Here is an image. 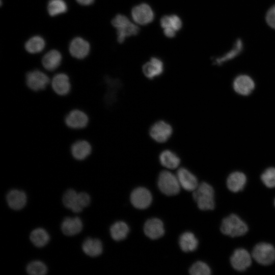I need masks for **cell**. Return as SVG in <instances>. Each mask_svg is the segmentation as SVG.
<instances>
[{
  "mask_svg": "<svg viewBox=\"0 0 275 275\" xmlns=\"http://www.w3.org/2000/svg\"><path fill=\"white\" fill-rule=\"evenodd\" d=\"M90 197L87 193L84 192L78 193L76 206L73 212L78 213L81 212L84 208L90 204Z\"/></svg>",
  "mask_w": 275,
  "mask_h": 275,
  "instance_id": "obj_36",
  "label": "cell"
},
{
  "mask_svg": "<svg viewBox=\"0 0 275 275\" xmlns=\"http://www.w3.org/2000/svg\"><path fill=\"white\" fill-rule=\"evenodd\" d=\"M266 20L270 27L275 29V5L272 6L267 12Z\"/></svg>",
  "mask_w": 275,
  "mask_h": 275,
  "instance_id": "obj_37",
  "label": "cell"
},
{
  "mask_svg": "<svg viewBox=\"0 0 275 275\" xmlns=\"http://www.w3.org/2000/svg\"><path fill=\"white\" fill-rule=\"evenodd\" d=\"M255 86L253 79L246 75H240L237 76L233 84L234 91L242 96L250 94L254 90Z\"/></svg>",
  "mask_w": 275,
  "mask_h": 275,
  "instance_id": "obj_15",
  "label": "cell"
},
{
  "mask_svg": "<svg viewBox=\"0 0 275 275\" xmlns=\"http://www.w3.org/2000/svg\"><path fill=\"white\" fill-rule=\"evenodd\" d=\"M159 159L162 166L169 169L177 168L180 162V158L176 153L168 149L164 150L160 153Z\"/></svg>",
  "mask_w": 275,
  "mask_h": 275,
  "instance_id": "obj_24",
  "label": "cell"
},
{
  "mask_svg": "<svg viewBox=\"0 0 275 275\" xmlns=\"http://www.w3.org/2000/svg\"><path fill=\"white\" fill-rule=\"evenodd\" d=\"M92 143L88 139L81 137L74 140L70 145L69 153L75 160L82 161L94 153Z\"/></svg>",
  "mask_w": 275,
  "mask_h": 275,
  "instance_id": "obj_7",
  "label": "cell"
},
{
  "mask_svg": "<svg viewBox=\"0 0 275 275\" xmlns=\"http://www.w3.org/2000/svg\"><path fill=\"white\" fill-rule=\"evenodd\" d=\"M144 231L145 235L152 239H158L164 233L163 223L157 218L148 219L144 225Z\"/></svg>",
  "mask_w": 275,
  "mask_h": 275,
  "instance_id": "obj_18",
  "label": "cell"
},
{
  "mask_svg": "<svg viewBox=\"0 0 275 275\" xmlns=\"http://www.w3.org/2000/svg\"><path fill=\"white\" fill-rule=\"evenodd\" d=\"M158 186L160 191L167 196L178 194L181 186L177 176L168 171H163L160 173Z\"/></svg>",
  "mask_w": 275,
  "mask_h": 275,
  "instance_id": "obj_9",
  "label": "cell"
},
{
  "mask_svg": "<svg viewBox=\"0 0 275 275\" xmlns=\"http://www.w3.org/2000/svg\"><path fill=\"white\" fill-rule=\"evenodd\" d=\"M76 2L82 6H89L92 4L94 0H76Z\"/></svg>",
  "mask_w": 275,
  "mask_h": 275,
  "instance_id": "obj_39",
  "label": "cell"
},
{
  "mask_svg": "<svg viewBox=\"0 0 275 275\" xmlns=\"http://www.w3.org/2000/svg\"><path fill=\"white\" fill-rule=\"evenodd\" d=\"M274 206H275V199H274Z\"/></svg>",
  "mask_w": 275,
  "mask_h": 275,
  "instance_id": "obj_40",
  "label": "cell"
},
{
  "mask_svg": "<svg viewBox=\"0 0 275 275\" xmlns=\"http://www.w3.org/2000/svg\"><path fill=\"white\" fill-rule=\"evenodd\" d=\"M83 227L81 219L77 217H67L61 224L62 232L67 236H73L80 233Z\"/></svg>",
  "mask_w": 275,
  "mask_h": 275,
  "instance_id": "obj_21",
  "label": "cell"
},
{
  "mask_svg": "<svg viewBox=\"0 0 275 275\" xmlns=\"http://www.w3.org/2000/svg\"><path fill=\"white\" fill-rule=\"evenodd\" d=\"M133 20L140 25L151 23L154 18V13L151 7L146 3L134 6L131 10Z\"/></svg>",
  "mask_w": 275,
  "mask_h": 275,
  "instance_id": "obj_11",
  "label": "cell"
},
{
  "mask_svg": "<svg viewBox=\"0 0 275 275\" xmlns=\"http://www.w3.org/2000/svg\"><path fill=\"white\" fill-rule=\"evenodd\" d=\"M160 23L163 29H172L176 32L179 31L182 26L181 19L175 14L163 16L160 19Z\"/></svg>",
  "mask_w": 275,
  "mask_h": 275,
  "instance_id": "obj_29",
  "label": "cell"
},
{
  "mask_svg": "<svg viewBox=\"0 0 275 275\" xmlns=\"http://www.w3.org/2000/svg\"><path fill=\"white\" fill-rule=\"evenodd\" d=\"M193 196L200 209L208 210L214 208V191L207 183L202 182L199 184L193 191Z\"/></svg>",
  "mask_w": 275,
  "mask_h": 275,
  "instance_id": "obj_3",
  "label": "cell"
},
{
  "mask_svg": "<svg viewBox=\"0 0 275 275\" xmlns=\"http://www.w3.org/2000/svg\"><path fill=\"white\" fill-rule=\"evenodd\" d=\"M78 194L75 190L69 189L64 193L63 196L62 201L64 205L73 212L76 206Z\"/></svg>",
  "mask_w": 275,
  "mask_h": 275,
  "instance_id": "obj_32",
  "label": "cell"
},
{
  "mask_svg": "<svg viewBox=\"0 0 275 275\" xmlns=\"http://www.w3.org/2000/svg\"><path fill=\"white\" fill-rule=\"evenodd\" d=\"M62 59V55L59 51L52 49L43 56L41 60V64L45 70L53 72L61 66Z\"/></svg>",
  "mask_w": 275,
  "mask_h": 275,
  "instance_id": "obj_16",
  "label": "cell"
},
{
  "mask_svg": "<svg viewBox=\"0 0 275 275\" xmlns=\"http://www.w3.org/2000/svg\"><path fill=\"white\" fill-rule=\"evenodd\" d=\"M152 200L150 192L144 187H138L131 194L130 201L133 206L140 209H146L151 203Z\"/></svg>",
  "mask_w": 275,
  "mask_h": 275,
  "instance_id": "obj_14",
  "label": "cell"
},
{
  "mask_svg": "<svg viewBox=\"0 0 275 275\" xmlns=\"http://www.w3.org/2000/svg\"><path fill=\"white\" fill-rule=\"evenodd\" d=\"M263 183L268 188L275 187V168L270 167L266 169L261 175Z\"/></svg>",
  "mask_w": 275,
  "mask_h": 275,
  "instance_id": "obj_35",
  "label": "cell"
},
{
  "mask_svg": "<svg viewBox=\"0 0 275 275\" xmlns=\"http://www.w3.org/2000/svg\"><path fill=\"white\" fill-rule=\"evenodd\" d=\"M129 231L128 225L122 221L115 223L110 228L111 236L116 241H121L126 238Z\"/></svg>",
  "mask_w": 275,
  "mask_h": 275,
  "instance_id": "obj_27",
  "label": "cell"
},
{
  "mask_svg": "<svg viewBox=\"0 0 275 275\" xmlns=\"http://www.w3.org/2000/svg\"><path fill=\"white\" fill-rule=\"evenodd\" d=\"M176 31L172 29H163V34L168 38H172L175 36Z\"/></svg>",
  "mask_w": 275,
  "mask_h": 275,
  "instance_id": "obj_38",
  "label": "cell"
},
{
  "mask_svg": "<svg viewBox=\"0 0 275 275\" xmlns=\"http://www.w3.org/2000/svg\"><path fill=\"white\" fill-rule=\"evenodd\" d=\"M30 238L34 245L38 248H41L48 243L50 237L49 234L45 229L38 228L31 232Z\"/></svg>",
  "mask_w": 275,
  "mask_h": 275,
  "instance_id": "obj_26",
  "label": "cell"
},
{
  "mask_svg": "<svg viewBox=\"0 0 275 275\" xmlns=\"http://www.w3.org/2000/svg\"><path fill=\"white\" fill-rule=\"evenodd\" d=\"M45 46L44 39L40 36H34L30 38L25 43V49L31 54L41 52Z\"/></svg>",
  "mask_w": 275,
  "mask_h": 275,
  "instance_id": "obj_28",
  "label": "cell"
},
{
  "mask_svg": "<svg viewBox=\"0 0 275 275\" xmlns=\"http://www.w3.org/2000/svg\"><path fill=\"white\" fill-rule=\"evenodd\" d=\"M47 9L49 15L53 17L65 13L68 10V7L64 0H49Z\"/></svg>",
  "mask_w": 275,
  "mask_h": 275,
  "instance_id": "obj_30",
  "label": "cell"
},
{
  "mask_svg": "<svg viewBox=\"0 0 275 275\" xmlns=\"http://www.w3.org/2000/svg\"><path fill=\"white\" fill-rule=\"evenodd\" d=\"M49 88L56 96L60 97H67L72 91V79L66 72L56 73L51 77Z\"/></svg>",
  "mask_w": 275,
  "mask_h": 275,
  "instance_id": "obj_6",
  "label": "cell"
},
{
  "mask_svg": "<svg viewBox=\"0 0 275 275\" xmlns=\"http://www.w3.org/2000/svg\"><path fill=\"white\" fill-rule=\"evenodd\" d=\"M177 177L180 186L186 190L194 191L199 185L196 177L185 168H180Z\"/></svg>",
  "mask_w": 275,
  "mask_h": 275,
  "instance_id": "obj_19",
  "label": "cell"
},
{
  "mask_svg": "<svg viewBox=\"0 0 275 275\" xmlns=\"http://www.w3.org/2000/svg\"><path fill=\"white\" fill-rule=\"evenodd\" d=\"M222 233L232 237L241 236L248 231V227L238 215L231 214L224 218L221 225Z\"/></svg>",
  "mask_w": 275,
  "mask_h": 275,
  "instance_id": "obj_4",
  "label": "cell"
},
{
  "mask_svg": "<svg viewBox=\"0 0 275 275\" xmlns=\"http://www.w3.org/2000/svg\"><path fill=\"white\" fill-rule=\"evenodd\" d=\"M179 243L183 252H190L197 249L198 240L193 233L186 232L180 236Z\"/></svg>",
  "mask_w": 275,
  "mask_h": 275,
  "instance_id": "obj_25",
  "label": "cell"
},
{
  "mask_svg": "<svg viewBox=\"0 0 275 275\" xmlns=\"http://www.w3.org/2000/svg\"><path fill=\"white\" fill-rule=\"evenodd\" d=\"M246 182L245 175L242 172L235 171L231 173L227 177L226 185L231 191L237 193L243 189Z\"/></svg>",
  "mask_w": 275,
  "mask_h": 275,
  "instance_id": "obj_22",
  "label": "cell"
},
{
  "mask_svg": "<svg viewBox=\"0 0 275 275\" xmlns=\"http://www.w3.org/2000/svg\"><path fill=\"white\" fill-rule=\"evenodd\" d=\"M173 128L171 125L163 120L154 123L149 130L151 138L159 143L167 142L171 138Z\"/></svg>",
  "mask_w": 275,
  "mask_h": 275,
  "instance_id": "obj_10",
  "label": "cell"
},
{
  "mask_svg": "<svg viewBox=\"0 0 275 275\" xmlns=\"http://www.w3.org/2000/svg\"><path fill=\"white\" fill-rule=\"evenodd\" d=\"M189 272L192 275H209L211 274V269L206 263L199 261L193 264Z\"/></svg>",
  "mask_w": 275,
  "mask_h": 275,
  "instance_id": "obj_34",
  "label": "cell"
},
{
  "mask_svg": "<svg viewBox=\"0 0 275 275\" xmlns=\"http://www.w3.org/2000/svg\"><path fill=\"white\" fill-rule=\"evenodd\" d=\"M242 48V43L241 40L238 39L236 41L234 47L226 53L224 56L216 58L214 63L216 65H220L223 63L233 59L236 57L241 51Z\"/></svg>",
  "mask_w": 275,
  "mask_h": 275,
  "instance_id": "obj_31",
  "label": "cell"
},
{
  "mask_svg": "<svg viewBox=\"0 0 275 275\" xmlns=\"http://www.w3.org/2000/svg\"><path fill=\"white\" fill-rule=\"evenodd\" d=\"M252 256L244 249L235 250L231 255L230 261L232 267L236 270L242 271L246 270L252 264Z\"/></svg>",
  "mask_w": 275,
  "mask_h": 275,
  "instance_id": "obj_12",
  "label": "cell"
},
{
  "mask_svg": "<svg viewBox=\"0 0 275 275\" xmlns=\"http://www.w3.org/2000/svg\"><path fill=\"white\" fill-rule=\"evenodd\" d=\"M112 24L117 29V40L123 43L126 37L135 36L140 31L139 28L123 14H118L112 19Z\"/></svg>",
  "mask_w": 275,
  "mask_h": 275,
  "instance_id": "obj_5",
  "label": "cell"
},
{
  "mask_svg": "<svg viewBox=\"0 0 275 275\" xmlns=\"http://www.w3.org/2000/svg\"><path fill=\"white\" fill-rule=\"evenodd\" d=\"M91 118L84 109L74 107L69 110L63 118V123L68 129L74 131H81L90 125Z\"/></svg>",
  "mask_w": 275,
  "mask_h": 275,
  "instance_id": "obj_1",
  "label": "cell"
},
{
  "mask_svg": "<svg viewBox=\"0 0 275 275\" xmlns=\"http://www.w3.org/2000/svg\"><path fill=\"white\" fill-rule=\"evenodd\" d=\"M26 272L32 275H43L46 273L47 268L41 261L35 260L29 263L26 267Z\"/></svg>",
  "mask_w": 275,
  "mask_h": 275,
  "instance_id": "obj_33",
  "label": "cell"
},
{
  "mask_svg": "<svg viewBox=\"0 0 275 275\" xmlns=\"http://www.w3.org/2000/svg\"><path fill=\"white\" fill-rule=\"evenodd\" d=\"M6 200L10 208L13 210H19L25 206L27 196L23 191L13 189L7 194Z\"/></svg>",
  "mask_w": 275,
  "mask_h": 275,
  "instance_id": "obj_20",
  "label": "cell"
},
{
  "mask_svg": "<svg viewBox=\"0 0 275 275\" xmlns=\"http://www.w3.org/2000/svg\"><path fill=\"white\" fill-rule=\"evenodd\" d=\"M82 250L87 255L91 257H96L100 255L102 252V243L97 238L89 237L83 242Z\"/></svg>",
  "mask_w": 275,
  "mask_h": 275,
  "instance_id": "obj_23",
  "label": "cell"
},
{
  "mask_svg": "<svg viewBox=\"0 0 275 275\" xmlns=\"http://www.w3.org/2000/svg\"><path fill=\"white\" fill-rule=\"evenodd\" d=\"M252 256L261 265H270L275 261V248L269 243L260 242L254 247Z\"/></svg>",
  "mask_w": 275,
  "mask_h": 275,
  "instance_id": "obj_8",
  "label": "cell"
},
{
  "mask_svg": "<svg viewBox=\"0 0 275 275\" xmlns=\"http://www.w3.org/2000/svg\"><path fill=\"white\" fill-rule=\"evenodd\" d=\"M143 72L150 79H153L161 75L164 70L163 62L159 58L152 57L149 61L143 66Z\"/></svg>",
  "mask_w": 275,
  "mask_h": 275,
  "instance_id": "obj_17",
  "label": "cell"
},
{
  "mask_svg": "<svg viewBox=\"0 0 275 275\" xmlns=\"http://www.w3.org/2000/svg\"><path fill=\"white\" fill-rule=\"evenodd\" d=\"M69 50L73 58L78 60H83L90 53V45L84 38L77 37L73 38L70 42Z\"/></svg>",
  "mask_w": 275,
  "mask_h": 275,
  "instance_id": "obj_13",
  "label": "cell"
},
{
  "mask_svg": "<svg viewBox=\"0 0 275 275\" xmlns=\"http://www.w3.org/2000/svg\"><path fill=\"white\" fill-rule=\"evenodd\" d=\"M51 77L45 72L34 69L28 71L24 75L26 88L33 93H40L47 90L50 86Z\"/></svg>",
  "mask_w": 275,
  "mask_h": 275,
  "instance_id": "obj_2",
  "label": "cell"
}]
</instances>
